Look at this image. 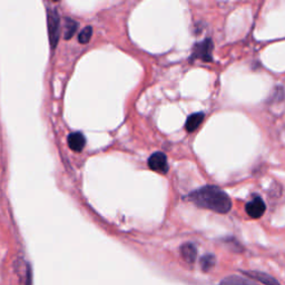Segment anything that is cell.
<instances>
[{
	"label": "cell",
	"instance_id": "7",
	"mask_svg": "<svg viewBox=\"0 0 285 285\" xmlns=\"http://www.w3.org/2000/svg\"><path fill=\"white\" fill-rule=\"evenodd\" d=\"M243 274L264 285H280V283L274 278H272L271 275L266 273H262V272H243Z\"/></svg>",
	"mask_w": 285,
	"mask_h": 285
},
{
	"label": "cell",
	"instance_id": "6",
	"mask_svg": "<svg viewBox=\"0 0 285 285\" xmlns=\"http://www.w3.org/2000/svg\"><path fill=\"white\" fill-rule=\"evenodd\" d=\"M68 146L70 150L74 152H81L86 144V138L80 131H76V133H72L68 136Z\"/></svg>",
	"mask_w": 285,
	"mask_h": 285
},
{
	"label": "cell",
	"instance_id": "5",
	"mask_svg": "<svg viewBox=\"0 0 285 285\" xmlns=\"http://www.w3.org/2000/svg\"><path fill=\"white\" fill-rule=\"evenodd\" d=\"M148 166L154 172L160 173V174H166L168 172V163L166 155L162 152H157L153 154L150 159H148Z\"/></svg>",
	"mask_w": 285,
	"mask_h": 285
},
{
	"label": "cell",
	"instance_id": "12",
	"mask_svg": "<svg viewBox=\"0 0 285 285\" xmlns=\"http://www.w3.org/2000/svg\"><path fill=\"white\" fill-rule=\"evenodd\" d=\"M215 265V256L213 254H206L201 259V267L204 272H208Z\"/></svg>",
	"mask_w": 285,
	"mask_h": 285
},
{
	"label": "cell",
	"instance_id": "3",
	"mask_svg": "<svg viewBox=\"0 0 285 285\" xmlns=\"http://www.w3.org/2000/svg\"><path fill=\"white\" fill-rule=\"evenodd\" d=\"M47 24L49 40H51L52 47L55 48L59 38V14L55 8L47 9Z\"/></svg>",
	"mask_w": 285,
	"mask_h": 285
},
{
	"label": "cell",
	"instance_id": "4",
	"mask_svg": "<svg viewBox=\"0 0 285 285\" xmlns=\"http://www.w3.org/2000/svg\"><path fill=\"white\" fill-rule=\"evenodd\" d=\"M266 206L261 196L255 195L250 202H247L245 205V210L247 215L252 218H259L261 217L264 212H265Z\"/></svg>",
	"mask_w": 285,
	"mask_h": 285
},
{
	"label": "cell",
	"instance_id": "13",
	"mask_svg": "<svg viewBox=\"0 0 285 285\" xmlns=\"http://www.w3.org/2000/svg\"><path fill=\"white\" fill-rule=\"evenodd\" d=\"M92 35H93V28L90 26L85 27V29H82L80 31L79 36H78V41H79L80 44H87L90 40V38H92Z\"/></svg>",
	"mask_w": 285,
	"mask_h": 285
},
{
	"label": "cell",
	"instance_id": "9",
	"mask_svg": "<svg viewBox=\"0 0 285 285\" xmlns=\"http://www.w3.org/2000/svg\"><path fill=\"white\" fill-rule=\"evenodd\" d=\"M204 114L203 113H195L192 114L191 116H188L185 123V128L188 133H193L194 130H196L202 123L204 121Z\"/></svg>",
	"mask_w": 285,
	"mask_h": 285
},
{
	"label": "cell",
	"instance_id": "2",
	"mask_svg": "<svg viewBox=\"0 0 285 285\" xmlns=\"http://www.w3.org/2000/svg\"><path fill=\"white\" fill-rule=\"evenodd\" d=\"M213 49H214V44L212 39H209V38L204 39L203 41H201V43L195 44L193 48L191 60L200 59L202 61H205V63L212 61Z\"/></svg>",
	"mask_w": 285,
	"mask_h": 285
},
{
	"label": "cell",
	"instance_id": "1",
	"mask_svg": "<svg viewBox=\"0 0 285 285\" xmlns=\"http://www.w3.org/2000/svg\"><path fill=\"white\" fill-rule=\"evenodd\" d=\"M188 200L198 207L210 209L213 212L225 214L232 208L230 196L220 187L207 185L196 189L188 195Z\"/></svg>",
	"mask_w": 285,
	"mask_h": 285
},
{
	"label": "cell",
	"instance_id": "14",
	"mask_svg": "<svg viewBox=\"0 0 285 285\" xmlns=\"http://www.w3.org/2000/svg\"><path fill=\"white\" fill-rule=\"evenodd\" d=\"M31 284V278H30V270L28 268V272H27V283L26 285H30Z\"/></svg>",
	"mask_w": 285,
	"mask_h": 285
},
{
	"label": "cell",
	"instance_id": "8",
	"mask_svg": "<svg viewBox=\"0 0 285 285\" xmlns=\"http://www.w3.org/2000/svg\"><path fill=\"white\" fill-rule=\"evenodd\" d=\"M181 255L184 259V261L188 264H193L195 262L197 256V250L193 243H185L181 246Z\"/></svg>",
	"mask_w": 285,
	"mask_h": 285
},
{
	"label": "cell",
	"instance_id": "10",
	"mask_svg": "<svg viewBox=\"0 0 285 285\" xmlns=\"http://www.w3.org/2000/svg\"><path fill=\"white\" fill-rule=\"evenodd\" d=\"M220 285H256V284L250 280L241 278V276L233 275V276H229V278H225L224 280H222Z\"/></svg>",
	"mask_w": 285,
	"mask_h": 285
},
{
	"label": "cell",
	"instance_id": "11",
	"mask_svg": "<svg viewBox=\"0 0 285 285\" xmlns=\"http://www.w3.org/2000/svg\"><path fill=\"white\" fill-rule=\"evenodd\" d=\"M78 28V23L72 18H66L64 27V37L65 39H70L75 34Z\"/></svg>",
	"mask_w": 285,
	"mask_h": 285
}]
</instances>
